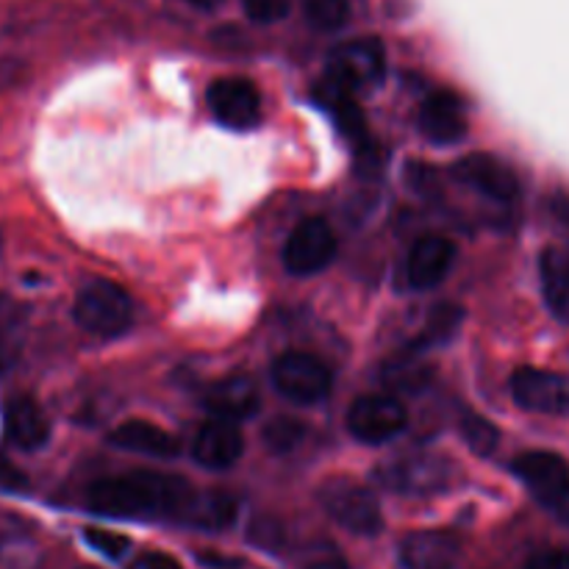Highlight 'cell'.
<instances>
[{
    "label": "cell",
    "mask_w": 569,
    "mask_h": 569,
    "mask_svg": "<svg viewBox=\"0 0 569 569\" xmlns=\"http://www.w3.org/2000/svg\"><path fill=\"white\" fill-rule=\"evenodd\" d=\"M194 489L187 478L137 470L100 478L89 487L87 503L94 515L120 520H181Z\"/></svg>",
    "instance_id": "obj_1"
},
{
    "label": "cell",
    "mask_w": 569,
    "mask_h": 569,
    "mask_svg": "<svg viewBox=\"0 0 569 569\" xmlns=\"http://www.w3.org/2000/svg\"><path fill=\"white\" fill-rule=\"evenodd\" d=\"M72 317L83 331L94 333V337H117L131 326L133 306L117 283L106 281V278H92L78 289Z\"/></svg>",
    "instance_id": "obj_2"
},
{
    "label": "cell",
    "mask_w": 569,
    "mask_h": 569,
    "mask_svg": "<svg viewBox=\"0 0 569 569\" xmlns=\"http://www.w3.org/2000/svg\"><path fill=\"white\" fill-rule=\"evenodd\" d=\"M376 481L398 495H437L450 483V461L445 456L411 450L376 467Z\"/></svg>",
    "instance_id": "obj_3"
},
{
    "label": "cell",
    "mask_w": 569,
    "mask_h": 569,
    "mask_svg": "<svg viewBox=\"0 0 569 569\" xmlns=\"http://www.w3.org/2000/svg\"><path fill=\"white\" fill-rule=\"evenodd\" d=\"M320 506L337 526L359 537H376L383 528L381 503L376 495L350 478H331L320 487Z\"/></svg>",
    "instance_id": "obj_4"
},
{
    "label": "cell",
    "mask_w": 569,
    "mask_h": 569,
    "mask_svg": "<svg viewBox=\"0 0 569 569\" xmlns=\"http://www.w3.org/2000/svg\"><path fill=\"white\" fill-rule=\"evenodd\" d=\"M383 72H387V50L376 37L350 39V42L337 44L328 56V78L353 94L359 89L381 83Z\"/></svg>",
    "instance_id": "obj_5"
},
{
    "label": "cell",
    "mask_w": 569,
    "mask_h": 569,
    "mask_svg": "<svg viewBox=\"0 0 569 569\" xmlns=\"http://www.w3.org/2000/svg\"><path fill=\"white\" fill-rule=\"evenodd\" d=\"M272 383L292 403H320L333 387V376L317 356L283 353L272 365Z\"/></svg>",
    "instance_id": "obj_6"
},
{
    "label": "cell",
    "mask_w": 569,
    "mask_h": 569,
    "mask_svg": "<svg viewBox=\"0 0 569 569\" xmlns=\"http://www.w3.org/2000/svg\"><path fill=\"white\" fill-rule=\"evenodd\" d=\"M333 259H337V237L320 217H311V220L295 226L283 244V267L292 276H317L331 267Z\"/></svg>",
    "instance_id": "obj_7"
},
{
    "label": "cell",
    "mask_w": 569,
    "mask_h": 569,
    "mask_svg": "<svg viewBox=\"0 0 569 569\" xmlns=\"http://www.w3.org/2000/svg\"><path fill=\"white\" fill-rule=\"evenodd\" d=\"M406 417L403 403L392 395H365L348 411V431L365 445H383L403 433Z\"/></svg>",
    "instance_id": "obj_8"
},
{
    "label": "cell",
    "mask_w": 569,
    "mask_h": 569,
    "mask_svg": "<svg viewBox=\"0 0 569 569\" xmlns=\"http://www.w3.org/2000/svg\"><path fill=\"white\" fill-rule=\"evenodd\" d=\"M511 398L520 409L545 417L569 415V381L559 372L522 367L511 376Z\"/></svg>",
    "instance_id": "obj_9"
},
{
    "label": "cell",
    "mask_w": 569,
    "mask_h": 569,
    "mask_svg": "<svg viewBox=\"0 0 569 569\" xmlns=\"http://www.w3.org/2000/svg\"><path fill=\"white\" fill-rule=\"evenodd\" d=\"M511 470L539 503L561 506L569 500V465L559 453L528 450L517 456Z\"/></svg>",
    "instance_id": "obj_10"
},
{
    "label": "cell",
    "mask_w": 569,
    "mask_h": 569,
    "mask_svg": "<svg viewBox=\"0 0 569 569\" xmlns=\"http://www.w3.org/2000/svg\"><path fill=\"white\" fill-rule=\"evenodd\" d=\"M209 109L217 122L233 131H250L261 120L259 89L244 78H220L209 87Z\"/></svg>",
    "instance_id": "obj_11"
},
{
    "label": "cell",
    "mask_w": 569,
    "mask_h": 569,
    "mask_svg": "<svg viewBox=\"0 0 569 569\" xmlns=\"http://www.w3.org/2000/svg\"><path fill=\"white\" fill-rule=\"evenodd\" d=\"M453 176L456 181L476 189L478 194L495 200V203H515L520 198V181H517L515 170L489 153L465 156L453 167Z\"/></svg>",
    "instance_id": "obj_12"
},
{
    "label": "cell",
    "mask_w": 569,
    "mask_h": 569,
    "mask_svg": "<svg viewBox=\"0 0 569 569\" xmlns=\"http://www.w3.org/2000/svg\"><path fill=\"white\" fill-rule=\"evenodd\" d=\"M203 406L211 417L228 422L250 420L259 415L261 395L253 378L248 376H228L222 381L211 383L203 395Z\"/></svg>",
    "instance_id": "obj_13"
},
{
    "label": "cell",
    "mask_w": 569,
    "mask_h": 569,
    "mask_svg": "<svg viewBox=\"0 0 569 569\" xmlns=\"http://www.w3.org/2000/svg\"><path fill=\"white\" fill-rule=\"evenodd\" d=\"M456 261V244L439 233L417 239L406 259V278L415 289H433L445 281Z\"/></svg>",
    "instance_id": "obj_14"
},
{
    "label": "cell",
    "mask_w": 569,
    "mask_h": 569,
    "mask_svg": "<svg viewBox=\"0 0 569 569\" xmlns=\"http://www.w3.org/2000/svg\"><path fill=\"white\" fill-rule=\"evenodd\" d=\"M244 453V437L237 422L211 420L194 437L192 456L206 470H231Z\"/></svg>",
    "instance_id": "obj_15"
},
{
    "label": "cell",
    "mask_w": 569,
    "mask_h": 569,
    "mask_svg": "<svg viewBox=\"0 0 569 569\" xmlns=\"http://www.w3.org/2000/svg\"><path fill=\"white\" fill-rule=\"evenodd\" d=\"M420 131L433 144H456L467 137V111L459 94L433 92L420 106Z\"/></svg>",
    "instance_id": "obj_16"
},
{
    "label": "cell",
    "mask_w": 569,
    "mask_h": 569,
    "mask_svg": "<svg viewBox=\"0 0 569 569\" xmlns=\"http://www.w3.org/2000/svg\"><path fill=\"white\" fill-rule=\"evenodd\" d=\"M459 556V539L450 531H417L400 542L403 569H456Z\"/></svg>",
    "instance_id": "obj_17"
},
{
    "label": "cell",
    "mask_w": 569,
    "mask_h": 569,
    "mask_svg": "<svg viewBox=\"0 0 569 569\" xmlns=\"http://www.w3.org/2000/svg\"><path fill=\"white\" fill-rule=\"evenodd\" d=\"M315 100L328 111V114L333 117V122H337L339 131H342L350 142H356V150L372 142L370 133H367L365 111L359 109V103H356V94L350 92V89L339 87L337 81L326 78V81L317 83Z\"/></svg>",
    "instance_id": "obj_18"
},
{
    "label": "cell",
    "mask_w": 569,
    "mask_h": 569,
    "mask_svg": "<svg viewBox=\"0 0 569 569\" xmlns=\"http://www.w3.org/2000/svg\"><path fill=\"white\" fill-rule=\"evenodd\" d=\"M109 442L114 448L131 450V453L150 456V459H176L181 453V445L170 431L144 420H128L117 426L109 433Z\"/></svg>",
    "instance_id": "obj_19"
},
{
    "label": "cell",
    "mask_w": 569,
    "mask_h": 569,
    "mask_svg": "<svg viewBox=\"0 0 569 569\" xmlns=\"http://www.w3.org/2000/svg\"><path fill=\"white\" fill-rule=\"evenodd\" d=\"M50 426L31 398H11L6 403V437L14 448L37 450L48 442Z\"/></svg>",
    "instance_id": "obj_20"
},
{
    "label": "cell",
    "mask_w": 569,
    "mask_h": 569,
    "mask_svg": "<svg viewBox=\"0 0 569 569\" xmlns=\"http://www.w3.org/2000/svg\"><path fill=\"white\" fill-rule=\"evenodd\" d=\"M237 520V500L226 492H198L189 498L181 515V526L200 528V531H222Z\"/></svg>",
    "instance_id": "obj_21"
},
{
    "label": "cell",
    "mask_w": 569,
    "mask_h": 569,
    "mask_svg": "<svg viewBox=\"0 0 569 569\" xmlns=\"http://www.w3.org/2000/svg\"><path fill=\"white\" fill-rule=\"evenodd\" d=\"M542 292L550 311L559 320L569 322V253L561 248H548L539 259Z\"/></svg>",
    "instance_id": "obj_22"
},
{
    "label": "cell",
    "mask_w": 569,
    "mask_h": 569,
    "mask_svg": "<svg viewBox=\"0 0 569 569\" xmlns=\"http://www.w3.org/2000/svg\"><path fill=\"white\" fill-rule=\"evenodd\" d=\"M417 356L420 353L406 348L403 356L387 361L381 372V381L392 389H403V392H420V389L431 381V370L422 367L420 361H417Z\"/></svg>",
    "instance_id": "obj_23"
},
{
    "label": "cell",
    "mask_w": 569,
    "mask_h": 569,
    "mask_svg": "<svg viewBox=\"0 0 569 569\" xmlns=\"http://www.w3.org/2000/svg\"><path fill=\"white\" fill-rule=\"evenodd\" d=\"M459 322H461L459 306H453V303L433 306L431 315H428V320H426V326H422L420 337L409 345V350L422 353V350L431 348V345L448 342V339L456 333V328H459Z\"/></svg>",
    "instance_id": "obj_24"
},
{
    "label": "cell",
    "mask_w": 569,
    "mask_h": 569,
    "mask_svg": "<svg viewBox=\"0 0 569 569\" xmlns=\"http://www.w3.org/2000/svg\"><path fill=\"white\" fill-rule=\"evenodd\" d=\"M306 20L317 31H339L350 20V0H306Z\"/></svg>",
    "instance_id": "obj_25"
},
{
    "label": "cell",
    "mask_w": 569,
    "mask_h": 569,
    "mask_svg": "<svg viewBox=\"0 0 569 569\" xmlns=\"http://www.w3.org/2000/svg\"><path fill=\"white\" fill-rule=\"evenodd\" d=\"M306 437V426L295 417L278 415L264 426V442L272 453H289L298 448Z\"/></svg>",
    "instance_id": "obj_26"
},
{
    "label": "cell",
    "mask_w": 569,
    "mask_h": 569,
    "mask_svg": "<svg viewBox=\"0 0 569 569\" xmlns=\"http://www.w3.org/2000/svg\"><path fill=\"white\" fill-rule=\"evenodd\" d=\"M461 433H465V442L470 445L472 453L478 456H489L500 442L498 428H495L487 417L476 415V411H467V415L461 417Z\"/></svg>",
    "instance_id": "obj_27"
},
{
    "label": "cell",
    "mask_w": 569,
    "mask_h": 569,
    "mask_svg": "<svg viewBox=\"0 0 569 569\" xmlns=\"http://www.w3.org/2000/svg\"><path fill=\"white\" fill-rule=\"evenodd\" d=\"M83 539H87L89 548L98 550L100 556H106L111 561H120L131 550V539L122 537V533L106 531V528H87Z\"/></svg>",
    "instance_id": "obj_28"
},
{
    "label": "cell",
    "mask_w": 569,
    "mask_h": 569,
    "mask_svg": "<svg viewBox=\"0 0 569 569\" xmlns=\"http://www.w3.org/2000/svg\"><path fill=\"white\" fill-rule=\"evenodd\" d=\"M242 6L250 20L264 22V26L283 20L289 14V0H242Z\"/></svg>",
    "instance_id": "obj_29"
},
{
    "label": "cell",
    "mask_w": 569,
    "mask_h": 569,
    "mask_svg": "<svg viewBox=\"0 0 569 569\" xmlns=\"http://www.w3.org/2000/svg\"><path fill=\"white\" fill-rule=\"evenodd\" d=\"M526 569H569V550H539L528 559Z\"/></svg>",
    "instance_id": "obj_30"
},
{
    "label": "cell",
    "mask_w": 569,
    "mask_h": 569,
    "mask_svg": "<svg viewBox=\"0 0 569 569\" xmlns=\"http://www.w3.org/2000/svg\"><path fill=\"white\" fill-rule=\"evenodd\" d=\"M26 487H28V478L22 476L14 465L0 459V489H6V492H22Z\"/></svg>",
    "instance_id": "obj_31"
},
{
    "label": "cell",
    "mask_w": 569,
    "mask_h": 569,
    "mask_svg": "<svg viewBox=\"0 0 569 569\" xmlns=\"http://www.w3.org/2000/svg\"><path fill=\"white\" fill-rule=\"evenodd\" d=\"M128 569H183L181 561L167 553H142Z\"/></svg>",
    "instance_id": "obj_32"
},
{
    "label": "cell",
    "mask_w": 569,
    "mask_h": 569,
    "mask_svg": "<svg viewBox=\"0 0 569 569\" xmlns=\"http://www.w3.org/2000/svg\"><path fill=\"white\" fill-rule=\"evenodd\" d=\"M303 569H350V567H348V561L342 559V556L322 553V556H315V559L306 561Z\"/></svg>",
    "instance_id": "obj_33"
},
{
    "label": "cell",
    "mask_w": 569,
    "mask_h": 569,
    "mask_svg": "<svg viewBox=\"0 0 569 569\" xmlns=\"http://www.w3.org/2000/svg\"><path fill=\"white\" fill-rule=\"evenodd\" d=\"M189 6H194V9H206V11H211V9H217V6L222 3V0H187Z\"/></svg>",
    "instance_id": "obj_34"
},
{
    "label": "cell",
    "mask_w": 569,
    "mask_h": 569,
    "mask_svg": "<svg viewBox=\"0 0 569 569\" xmlns=\"http://www.w3.org/2000/svg\"><path fill=\"white\" fill-rule=\"evenodd\" d=\"M0 372H3V361H0Z\"/></svg>",
    "instance_id": "obj_35"
},
{
    "label": "cell",
    "mask_w": 569,
    "mask_h": 569,
    "mask_svg": "<svg viewBox=\"0 0 569 569\" xmlns=\"http://www.w3.org/2000/svg\"><path fill=\"white\" fill-rule=\"evenodd\" d=\"M87 569H92V567H87Z\"/></svg>",
    "instance_id": "obj_36"
}]
</instances>
